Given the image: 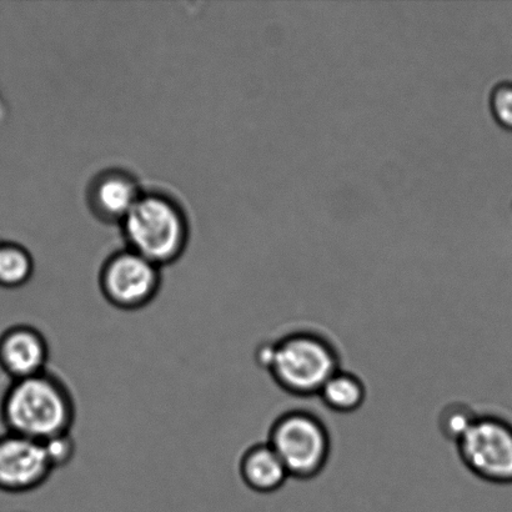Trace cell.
<instances>
[{"mask_svg": "<svg viewBox=\"0 0 512 512\" xmlns=\"http://www.w3.org/2000/svg\"><path fill=\"white\" fill-rule=\"evenodd\" d=\"M7 433L47 443L72 434L77 405L64 380L52 371L10 383L0 404Z\"/></svg>", "mask_w": 512, "mask_h": 512, "instance_id": "6da1fadb", "label": "cell"}, {"mask_svg": "<svg viewBox=\"0 0 512 512\" xmlns=\"http://www.w3.org/2000/svg\"><path fill=\"white\" fill-rule=\"evenodd\" d=\"M254 358L281 390L298 398L318 396L326 381L340 369V356L333 343L311 330L263 341Z\"/></svg>", "mask_w": 512, "mask_h": 512, "instance_id": "7a4b0ae2", "label": "cell"}, {"mask_svg": "<svg viewBox=\"0 0 512 512\" xmlns=\"http://www.w3.org/2000/svg\"><path fill=\"white\" fill-rule=\"evenodd\" d=\"M128 249L160 269L173 264L187 248V218L177 202L159 193H143L122 223Z\"/></svg>", "mask_w": 512, "mask_h": 512, "instance_id": "3957f363", "label": "cell"}, {"mask_svg": "<svg viewBox=\"0 0 512 512\" xmlns=\"http://www.w3.org/2000/svg\"><path fill=\"white\" fill-rule=\"evenodd\" d=\"M290 478L315 479L329 463L331 438L318 415L304 409L285 411L271 424L268 441Z\"/></svg>", "mask_w": 512, "mask_h": 512, "instance_id": "277c9868", "label": "cell"}, {"mask_svg": "<svg viewBox=\"0 0 512 512\" xmlns=\"http://www.w3.org/2000/svg\"><path fill=\"white\" fill-rule=\"evenodd\" d=\"M459 458L476 478L512 485V424L496 415L478 418L456 443Z\"/></svg>", "mask_w": 512, "mask_h": 512, "instance_id": "5b68a950", "label": "cell"}, {"mask_svg": "<svg viewBox=\"0 0 512 512\" xmlns=\"http://www.w3.org/2000/svg\"><path fill=\"white\" fill-rule=\"evenodd\" d=\"M160 286L159 266L129 249L110 256L99 273L103 298L122 311L147 308L157 298Z\"/></svg>", "mask_w": 512, "mask_h": 512, "instance_id": "8992f818", "label": "cell"}, {"mask_svg": "<svg viewBox=\"0 0 512 512\" xmlns=\"http://www.w3.org/2000/svg\"><path fill=\"white\" fill-rule=\"evenodd\" d=\"M54 471L44 443L12 433L0 436V490L4 493H32Z\"/></svg>", "mask_w": 512, "mask_h": 512, "instance_id": "52a82bcc", "label": "cell"}, {"mask_svg": "<svg viewBox=\"0 0 512 512\" xmlns=\"http://www.w3.org/2000/svg\"><path fill=\"white\" fill-rule=\"evenodd\" d=\"M50 346L38 328L9 326L0 334V369L10 380H22L49 370Z\"/></svg>", "mask_w": 512, "mask_h": 512, "instance_id": "ba28073f", "label": "cell"}, {"mask_svg": "<svg viewBox=\"0 0 512 512\" xmlns=\"http://www.w3.org/2000/svg\"><path fill=\"white\" fill-rule=\"evenodd\" d=\"M88 194L90 209L100 220L122 224L143 192L129 173L108 170L93 180Z\"/></svg>", "mask_w": 512, "mask_h": 512, "instance_id": "9c48e42d", "label": "cell"}, {"mask_svg": "<svg viewBox=\"0 0 512 512\" xmlns=\"http://www.w3.org/2000/svg\"><path fill=\"white\" fill-rule=\"evenodd\" d=\"M238 470L244 485L258 494H273L290 478L268 443L249 446L240 456Z\"/></svg>", "mask_w": 512, "mask_h": 512, "instance_id": "30bf717a", "label": "cell"}, {"mask_svg": "<svg viewBox=\"0 0 512 512\" xmlns=\"http://www.w3.org/2000/svg\"><path fill=\"white\" fill-rule=\"evenodd\" d=\"M326 409L338 414H353L364 405L366 388L358 375L339 369L318 394Z\"/></svg>", "mask_w": 512, "mask_h": 512, "instance_id": "8fae6325", "label": "cell"}, {"mask_svg": "<svg viewBox=\"0 0 512 512\" xmlns=\"http://www.w3.org/2000/svg\"><path fill=\"white\" fill-rule=\"evenodd\" d=\"M34 274V260L18 244H0V288L18 289L28 284Z\"/></svg>", "mask_w": 512, "mask_h": 512, "instance_id": "7c38bea8", "label": "cell"}, {"mask_svg": "<svg viewBox=\"0 0 512 512\" xmlns=\"http://www.w3.org/2000/svg\"><path fill=\"white\" fill-rule=\"evenodd\" d=\"M478 418V414L464 403L449 404L441 410L439 428L446 439L458 443Z\"/></svg>", "mask_w": 512, "mask_h": 512, "instance_id": "4fadbf2b", "label": "cell"}, {"mask_svg": "<svg viewBox=\"0 0 512 512\" xmlns=\"http://www.w3.org/2000/svg\"><path fill=\"white\" fill-rule=\"evenodd\" d=\"M491 113L496 122L512 130V83L501 82L491 89L489 97Z\"/></svg>", "mask_w": 512, "mask_h": 512, "instance_id": "5bb4252c", "label": "cell"}, {"mask_svg": "<svg viewBox=\"0 0 512 512\" xmlns=\"http://www.w3.org/2000/svg\"><path fill=\"white\" fill-rule=\"evenodd\" d=\"M44 445L55 470L64 468L74 458L75 441L72 434L58 436Z\"/></svg>", "mask_w": 512, "mask_h": 512, "instance_id": "9a60e30c", "label": "cell"}]
</instances>
